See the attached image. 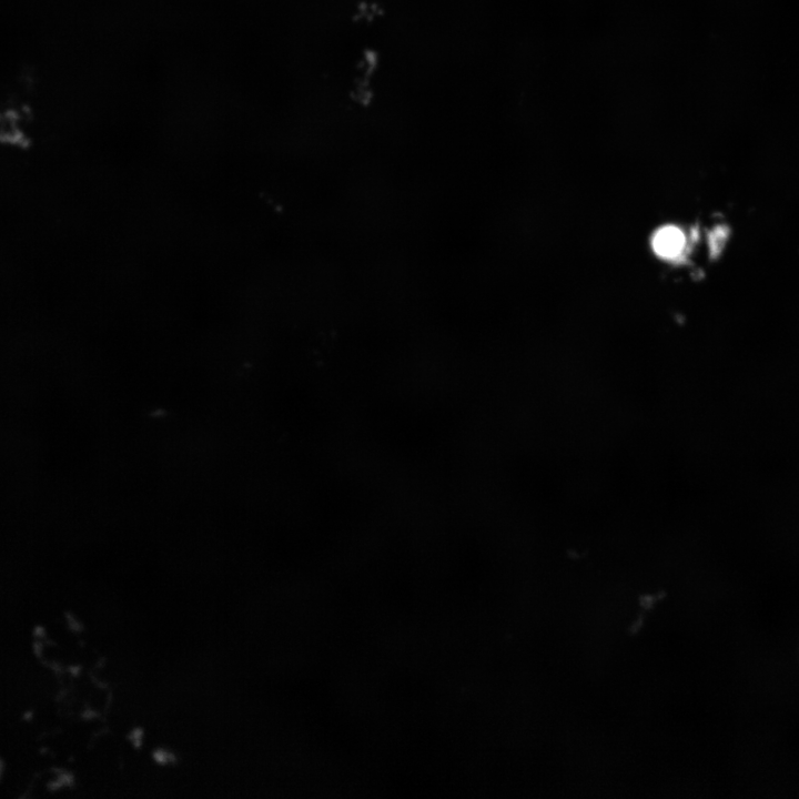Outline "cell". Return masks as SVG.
I'll list each match as a JSON object with an SVG mask.
<instances>
[{"label": "cell", "mask_w": 799, "mask_h": 799, "mask_svg": "<svg viewBox=\"0 0 799 799\" xmlns=\"http://www.w3.org/2000/svg\"><path fill=\"white\" fill-rule=\"evenodd\" d=\"M654 251L661 257H675L682 250L685 237L675 226H665L658 230L653 237Z\"/></svg>", "instance_id": "6da1fadb"}]
</instances>
